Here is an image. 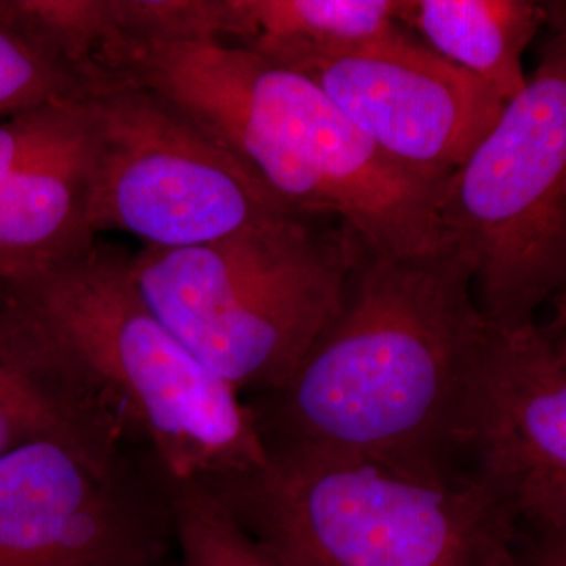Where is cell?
Listing matches in <instances>:
<instances>
[{"label": "cell", "mask_w": 566, "mask_h": 566, "mask_svg": "<svg viewBox=\"0 0 566 566\" xmlns=\"http://www.w3.org/2000/svg\"><path fill=\"white\" fill-rule=\"evenodd\" d=\"M489 322L458 248H359L334 319L287 382L252 407L266 447L462 474L465 405Z\"/></svg>", "instance_id": "1"}, {"label": "cell", "mask_w": 566, "mask_h": 566, "mask_svg": "<svg viewBox=\"0 0 566 566\" xmlns=\"http://www.w3.org/2000/svg\"><path fill=\"white\" fill-rule=\"evenodd\" d=\"M82 65L172 103L283 202L343 224L374 254L413 256L447 242L446 185L388 158L287 65L227 42L122 32H107Z\"/></svg>", "instance_id": "2"}, {"label": "cell", "mask_w": 566, "mask_h": 566, "mask_svg": "<svg viewBox=\"0 0 566 566\" xmlns=\"http://www.w3.org/2000/svg\"><path fill=\"white\" fill-rule=\"evenodd\" d=\"M130 254L97 240L20 282H0L120 407L168 483L217 485L263 470L252 407L143 303Z\"/></svg>", "instance_id": "3"}, {"label": "cell", "mask_w": 566, "mask_h": 566, "mask_svg": "<svg viewBox=\"0 0 566 566\" xmlns=\"http://www.w3.org/2000/svg\"><path fill=\"white\" fill-rule=\"evenodd\" d=\"M263 470L212 489L292 566H504L516 525L468 472L266 447Z\"/></svg>", "instance_id": "4"}, {"label": "cell", "mask_w": 566, "mask_h": 566, "mask_svg": "<svg viewBox=\"0 0 566 566\" xmlns=\"http://www.w3.org/2000/svg\"><path fill=\"white\" fill-rule=\"evenodd\" d=\"M361 243L329 219L285 212L217 242L130 254L143 303L227 385L282 388L343 303Z\"/></svg>", "instance_id": "5"}, {"label": "cell", "mask_w": 566, "mask_h": 566, "mask_svg": "<svg viewBox=\"0 0 566 566\" xmlns=\"http://www.w3.org/2000/svg\"><path fill=\"white\" fill-rule=\"evenodd\" d=\"M441 223L486 322L535 324L566 282V20L523 93L447 179Z\"/></svg>", "instance_id": "6"}, {"label": "cell", "mask_w": 566, "mask_h": 566, "mask_svg": "<svg viewBox=\"0 0 566 566\" xmlns=\"http://www.w3.org/2000/svg\"><path fill=\"white\" fill-rule=\"evenodd\" d=\"M81 74L95 235L118 229L179 250L298 212L160 95L95 65Z\"/></svg>", "instance_id": "7"}, {"label": "cell", "mask_w": 566, "mask_h": 566, "mask_svg": "<svg viewBox=\"0 0 566 566\" xmlns=\"http://www.w3.org/2000/svg\"><path fill=\"white\" fill-rule=\"evenodd\" d=\"M168 483L65 439L0 455V566H154L172 558Z\"/></svg>", "instance_id": "8"}, {"label": "cell", "mask_w": 566, "mask_h": 566, "mask_svg": "<svg viewBox=\"0 0 566 566\" xmlns=\"http://www.w3.org/2000/svg\"><path fill=\"white\" fill-rule=\"evenodd\" d=\"M266 60L315 82L388 158L439 185L465 163L506 105L411 34L359 49L287 51Z\"/></svg>", "instance_id": "9"}, {"label": "cell", "mask_w": 566, "mask_h": 566, "mask_svg": "<svg viewBox=\"0 0 566 566\" xmlns=\"http://www.w3.org/2000/svg\"><path fill=\"white\" fill-rule=\"evenodd\" d=\"M462 453L472 462L465 472L518 531H566V361L537 324L489 327L465 405Z\"/></svg>", "instance_id": "10"}, {"label": "cell", "mask_w": 566, "mask_h": 566, "mask_svg": "<svg viewBox=\"0 0 566 566\" xmlns=\"http://www.w3.org/2000/svg\"><path fill=\"white\" fill-rule=\"evenodd\" d=\"M39 439L116 455L137 434L41 319L0 287V455Z\"/></svg>", "instance_id": "11"}, {"label": "cell", "mask_w": 566, "mask_h": 566, "mask_svg": "<svg viewBox=\"0 0 566 566\" xmlns=\"http://www.w3.org/2000/svg\"><path fill=\"white\" fill-rule=\"evenodd\" d=\"M399 0H163L166 36L210 39L273 57L287 51H344L395 41Z\"/></svg>", "instance_id": "12"}, {"label": "cell", "mask_w": 566, "mask_h": 566, "mask_svg": "<svg viewBox=\"0 0 566 566\" xmlns=\"http://www.w3.org/2000/svg\"><path fill=\"white\" fill-rule=\"evenodd\" d=\"M95 240L86 120L78 137L0 185V282L41 273Z\"/></svg>", "instance_id": "13"}, {"label": "cell", "mask_w": 566, "mask_h": 566, "mask_svg": "<svg viewBox=\"0 0 566 566\" xmlns=\"http://www.w3.org/2000/svg\"><path fill=\"white\" fill-rule=\"evenodd\" d=\"M546 18L531 0H399L397 9L407 34L504 102L523 93V53Z\"/></svg>", "instance_id": "14"}, {"label": "cell", "mask_w": 566, "mask_h": 566, "mask_svg": "<svg viewBox=\"0 0 566 566\" xmlns=\"http://www.w3.org/2000/svg\"><path fill=\"white\" fill-rule=\"evenodd\" d=\"M81 70L11 0H0V120L51 103L81 99Z\"/></svg>", "instance_id": "15"}, {"label": "cell", "mask_w": 566, "mask_h": 566, "mask_svg": "<svg viewBox=\"0 0 566 566\" xmlns=\"http://www.w3.org/2000/svg\"><path fill=\"white\" fill-rule=\"evenodd\" d=\"M168 483V481H166ZM179 566H292L202 483H168Z\"/></svg>", "instance_id": "16"}, {"label": "cell", "mask_w": 566, "mask_h": 566, "mask_svg": "<svg viewBox=\"0 0 566 566\" xmlns=\"http://www.w3.org/2000/svg\"><path fill=\"white\" fill-rule=\"evenodd\" d=\"M86 105L81 99L51 103L0 120V185L28 164L78 137L86 126Z\"/></svg>", "instance_id": "17"}, {"label": "cell", "mask_w": 566, "mask_h": 566, "mask_svg": "<svg viewBox=\"0 0 566 566\" xmlns=\"http://www.w3.org/2000/svg\"><path fill=\"white\" fill-rule=\"evenodd\" d=\"M504 566H566V531H516Z\"/></svg>", "instance_id": "18"}, {"label": "cell", "mask_w": 566, "mask_h": 566, "mask_svg": "<svg viewBox=\"0 0 566 566\" xmlns=\"http://www.w3.org/2000/svg\"><path fill=\"white\" fill-rule=\"evenodd\" d=\"M552 317L546 324L537 325L552 353L566 361V282L552 296Z\"/></svg>", "instance_id": "19"}, {"label": "cell", "mask_w": 566, "mask_h": 566, "mask_svg": "<svg viewBox=\"0 0 566 566\" xmlns=\"http://www.w3.org/2000/svg\"><path fill=\"white\" fill-rule=\"evenodd\" d=\"M154 566H179L177 565V558H168V560H164V563H158V565Z\"/></svg>", "instance_id": "20"}]
</instances>
